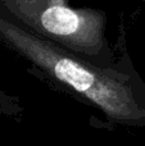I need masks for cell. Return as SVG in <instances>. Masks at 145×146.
<instances>
[{
	"instance_id": "obj_1",
	"label": "cell",
	"mask_w": 145,
	"mask_h": 146,
	"mask_svg": "<svg viewBox=\"0 0 145 146\" xmlns=\"http://www.w3.org/2000/svg\"><path fill=\"white\" fill-rule=\"evenodd\" d=\"M0 45L50 88L95 108L109 128H145V81L121 50L113 67H99L41 38L0 13Z\"/></svg>"
},
{
	"instance_id": "obj_2",
	"label": "cell",
	"mask_w": 145,
	"mask_h": 146,
	"mask_svg": "<svg viewBox=\"0 0 145 146\" xmlns=\"http://www.w3.org/2000/svg\"><path fill=\"white\" fill-rule=\"evenodd\" d=\"M71 0H0V13L23 30L50 41L99 67L118 60L105 35L102 9L72 7Z\"/></svg>"
},
{
	"instance_id": "obj_3",
	"label": "cell",
	"mask_w": 145,
	"mask_h": 146,
	"mask_svg": "<svg viewBox=\"0 0 145 146\" xmlns=\"http://www.w3.org/2000/svg\"><path fill=\"white\" fill-rule=\"evenodd\" d=\"M23 113H25V108L21 103V99L0 90V117L19 122L23 117Z\"/></svg>"
}]
</instances>
